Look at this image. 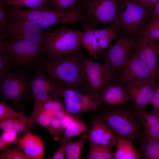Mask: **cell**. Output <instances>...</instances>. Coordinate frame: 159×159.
I'll return each mask as SVG.
<instances>
[{"label":"cell","instance_id":"obj_33","mask_svg":"<svg viewBox=\"0 0 159 159\" xmlns=\"http://www.w3.org/2000/svg\"><path fill=\"white\" fill-rule=\"evenodd\" d=\"M6 8L0 3V43L5 40L9 25V18L6 14Z\"/></svg>","mask_w":159,"mask_h":159},{"label":"cell","instance_id":"obj_16","mask_svg":"<svg viewBox=\"0 0 159 159\" xmlns=\"http://www.w3.org/2000/svg\"><path fill=\"white\" fill-rule=\"evenodd\" d=\"M151 78L156 79L146 64L133 52L130 55L117 79L120 85L125 86L132 82Z\"/></svg>","mask_w":159,"mask_h":159},{"label":"cell","instance_id":"obj_44","mask_svg":"<svg viewBox=\"0 0 159 159\" xmlns=\"http://www.w3.org/2000/svg\"><path fill=\"white\" fill-rule=\"evenodd\" d=\"M152 19H159V0L155 5Z\"/></svg>","mask_w":159,"mask_h":159},{"label":"cell","instance_id":"obj_42","mask_svg":"<svg viewBox=\"0 0 159 159\" xmlns=\"http://www.w3.org/2000/svg\"><path fill=\"white\" fill-rule=\"evenodd\" d=\"M75 118L74 115L67 113L61 120L62 128L64 130L73 121Z\"/></svg>","mask_w":159,"mask_h":159},{"label":"cell","instance_id":"obj_30","mask_svg":"<svg viewBox=\"0 0 159 159\" xmlns=\"http://www.w3.org/2000/svg\"><path fill=\"white\" fill-rule=\"evenodd\" d=\"M0 159H29L19 147L9 145L2 150Z\"/></svg>","mask_w":159,"mask_h":159},{"label":"cell","instance_id":"obj_41","mask_svg":"<svg viewBox=\"0 0 159 159\" xmlns=\"http://www.w3.org/2000/svg\"><path fill=\"white\" fill-rule=\"evenodd\" d=\"M150 103L153 106L152 111L159 112V84L157 85Z\"/></svg>","mask_w":159,"mask_h":159},{"label":"cell","instance_id":"obj_2","mask_svg":"<svg viewBox=\"0 0 159 159\" xmlns=\"http://www.w3.org/2000/svg\"><path fill=\"white\" fill-rule=\"evenodd\" d=\"M6 13L26 19L45 29L59 24H72L87 19L79 6L64 11L44 6L37 9H24L11 6L7 8Z\"/></svg>","mask_w":159,"mask_h":159},{"label":"cell","instance_id":"obj_21","mask_svg":"<svg viewBox=\"0 0 159 159\" xmlns=\"http://www.w3.org/2000/svg\"><path fill=\"white\" fill-rule=\"evenodd\" d=\"M145 139H159V112L145 111L139 115Z\"/></svg>","mask_w":159,"mask_h":159},{"label":"cell","instance_id":"obj_36","mask_svg":"<svg viewBox=\"0 0 159 159\" xmlns=\"http://www.w3.org/2000/svg\"><path fill=\"white\" fill-rule=\"evenodd\" d=\"M82 0H48L47 4L52 6L54 9L64 11L68 8H72Z\"/></svg>","mask_w":159,"mask_h":159},{"label":"cell","instance_id":"obj_14","mask_svg":"<svg viewBox=\"0 0 159 159\" xmlns=\"http://www.w3.org/2000/svg\"><path fill=\"white\" fill-rule=\"evenodd\" d=\"M88 14L95 24H113L119 9L118 0H90Z\"/></svg>","mask_w":159,"mask_h":159},{"label":"cell","instance_id":"obj_28","mask_svg":"<svg viewBox=\"0 0 159 159\" xmlns=\"http://www.w3.org/2000/svg\"><path fill=\"white\" fill-rule=\"evenodd\" d=\"M142 157L145 159H159V139H144L141 146Z\"/></svg>","mask_w":159,"mask_h":159},{"label":"cell","instance_id":"obj_31","mask_svg":"<svg viewBox=\"0 0 159 159\" xmlns=\"http://www.w3.org/2000/svg\"><path fill=\"white\" fill-rule=\"evenodd\" d=\"M54 116L42 108L36 113L32 114L29 118L35 123L47 129L49 125L52 117Z\"/></svg>","mask_w":159,"mask_h":159},{"label":"cell","instance_id":"obj_9","mask_svg":"<svg viewBox=\"0 0 159 159\" xmlns=\"http://www.w3.org/2000/svg\"><path fill=\"white\" fill-rule=\"evenodd\" d=\"M29 85L30 95L34 102L32 114L40 110L46 102L56 99L59 86L42 69L38 70L30 78Z\"/></svg>","mask_w":159,"mask_h":159},{"label":"cell","instance_id":"obj_17","mask_svg":"<svg viewBox=\"0 0 159 159\" xmlns=\"http://www.w3.org/2000/svg\"><path fill=\"white\" fill-rule=\"evenodd\" d=\"M90 142L111 148L116 146L117 137L102 118L95 119L88 135Z\"/></svg>","mask_w":159,"mask_h":159},{"label":"cell","instance_id":"obj_5","mask_svg":"<svg viewBox=\"0 0 159 159\" xmlns=\"http://www.w3.org/2000/svg\"><path fill=\"white\" fill-rule=\"evenodd\" d=\"M115 76L116 72L107 64H102L85 59L80 89L86 94L98 97L102 91L111 84Z\"/></svg>","mask_w":159,"mask_h":159},{"label":"cell","instance_id":"obj_12","mask_svg":"<svg viewBox=\"0 0 159 159\" xmlns=\"http://www.w3.org/2000/svg\"><path fill=\"white\" fill-rule=\"evenodd\" d=\"M156 80L151 78L135 81L125 87L138 116L145 111L146 106L151 103L157 85Z\"/></svg>","mask_w":159,"mask_h":159},{"label":"cell","instance_id":"obj_10","mask_svg":"<svg viewBox=\"0 0 159 159\" xmlns=\"http://www.w3.org/2000/svg\"><path fill=\"white\" fill-rule=\"evenodd\" d=\"M0 82V92L3 101H11L20 105L30 95L26 73L22 69L11 73Z\"/></svg>","mask_w":159,"mask_h":159},{"label":"cell","instance_id":"obj_1","mask_svg":"<svg viewBox=\"0 0 159 159\" xmlns=\"http://www.w3.org/2000/svg\"><path fill=\"white\" fill-rule=\"evenodd\" d=\"M85 59L78 51L47 59L41 64V69L56 85L76 90L80 89Z\"/></svg>","mask_w":159,"mask_h":159},{"label":"cell","instance_id":"obj_46","mask_svg":"<svg viewBox=\"0 0 159 159\" xmlns=\"http://www.w3.org/2000/svg\"><path fill=\"white\" fill-rule=\"evenodd\" d=\"M157 48L158 53V56L159 57V43L157 44Z\"/></svg>","mask_w":159,"mask_h":159},{"label":"cell","instance_id":"obj_20","mask_svg":"<svg viewBox=\"0 0 159 159\" xmlns=\"http://www.w3.org/2000/svg\"><path fill=\"white\" fill-rule=\"evenodd\" d=\"M35 123L25 114L23 109L21 114L13 118L0 122V128L3 131L24 134L30 131Z\"/></svg>","mask_w":159,"mask_h":159},{"label":"cell","instance_id":"obj_43","mask_svg":"<svg viewBox=\"0 0 159 159\" xmlns=\"http://www.w3.org/2000/svg\"><path fill=\"white\" fill-rule=\"evenodd\" d=\"M140 2L149 7H154L159 0H138Z\"/></svg>","mask_w":159,"mask_h":159},{"label":"cell","instance_id":"obj_13","mask_svg":"<svg viewBox=\"0 0 159 159\" xmlns=\"http://www.w3.org/2000/svg\"><path fill=\"white\" fill-rule=\"evenodd\" d=\"M114 45L105 54V63L115 72L123 69L136 38L123 34L118 35Z\"/></svg>","mask_w":159,"mask_h":159},{"label":"cell","instance_id":"obj_15","mask_svg":"<svg viewBox=\"0 0 159 159\" xmlns=\"http://www.w3.org/2000/svg\"><path fill=\"white\" fill-rule=\"evenodd\" d=\"M133 47L134 53L147 65L153 77L156 78L158 53L156 41L148 37L141 30Z\"/></svg>","mask_w":159,"mask_h":159},{"label":"cell","instance_id":"obj_27","mask_svg":"<svg viewBox=\"0 0 159 159\" xmlns=\"http://www.w3.org/2000/svg\"><path fill=\"white\" fill-rule=\"evenodd\" d=\"M88 135L83 134L76 140L67 143L66 156L68 159H78L80 158L84 144L88 138Z\"/></svg>","mask_w":159,"mask_h":159},{"label":"cell","instance_id":"obj_6","mask_svg":"<svg viewBox=\"0 0 159 159\" xmlns=\"http://www.w3.org/2000/svg\"><path fill=\"white\" fill-rule=\"evenodd\" d=\"M101 117L116 135L131 140L142 136L141 122L134 109L118 107L106 112Z\"/></svg>","mask_w":159,"mask_h":159},{"label":"cell","instance_id":"obj_3","mask_svg":"<svg viewBox=\"0 0 159 159\" xmlns=\"http://www.w3.org/2000/svg\"><path fill=\"white\" fill-rule=\"evenodd\" d=\"M0 49L12 64L22 68L38 67L46 53L43 45L25 40H4L0 43Z\"/></svg>","mask_w":159,"mask_h":159},{"label":"cell","instance_id":"obj_38","mask_svg":"<svg viewBox=\"0 0 159 159\" xmlns=\"http://www.w3.org/2000/svg\"><path fill=\"white\" fill-rule=\"evenodd\" d=\"M47 129L49 132L55 137L60 136L64 131L60 120L53 116L49 125Z\"/></svg>","mask_w":159,"mask_h":159},{"label":"cell","instance_id":"obj_47","mask_svg":"<svg viewBox=\"0 0 159 159\" xmlns=\"http://www.w3.org/2000/svg\"><path fill=\"white\" fill-rule=\"evenodd\" d=\"M159 76V66H158V72H157V75Z\"/></svg>","mask_w":159,"mask_h":159},{"label":"cell","instance_id":"obj_24","mask_svg":"<svg viewBox=\"0 0 159 159\" xmlns=\"http://www.w3.org/2000/svg\"><path fill=\"white\" fill-rule=\"evenodd\" d=\"M80 39L81 45L88 52L91 56L96 58L99 51L97 41L92 31V29L87 23L84 25Z\"/></svg>","mask_w":159,"mask_h":159},{"label":"cell","instance_id":"obj_45","mask_svg":"<svg viewBox=\"0 0 159 159\" xmlns=\"http://www.w3.org/2000/svg\"><path fill=\"white\" fill-rule=\"evenodd\" d=\"M67 113L64 109H62L55 112L54 116L61 120Z\"/></svg>","mask_w":159,"mask_h":159},{"label":"cell","instance_id":"obj_22","mask_svg":"<svg viewBox=\"0 0 159 159\" xmlns=\"http://www.w3.org/2000/svg\"><path fill=\"white\" fill-rule=\"evenodd\" d=\"M116 135V150L115 159H139L142 157L141 153L133 145L132 140Z\"/></svg>","mask_w":159,"mask_h":159},{"label":"cell","instance_id":"obj_39","mask_svg":"<svg viewBox=\"0 0 159 159\" xmlns=\"http://www.w3.org/2000/svg\"><path fill=\"white\" fill-rule=\"evenodd\" d=\"M42 108L54 115L56 112L62 109H64L63 104L60 101L52 100L49 101L43 104Z\"/></svg>","mask_w":159,"mask_h":159},{"label":"cell","instance_id":"obj_8","mask_svg":"<svg viewBox=\"0 0 159 159\" xmlns=\"http://www.w3.org/2000/svg\"><path fill=\"white\" fill-rule=\"evenodd\" d=\"M9 15V23L5 38L12 41L27 40L43 45L48 33L46 29L24 18Z\"/></svg>","mask_w":159,"mask_h":159},{"label":"cell","instance_id":"obj_32","mask_svg":"<svg viewBox=\"0 0 159 159\" xmlns=\"http://www.w3.org/2000/svg\"><path fill=\"white\" fill-rule=\"evenodd\" d=\"M141 31L152 40H159V19L151 18Z\"/></svg>","mask_w":159,"mask_h":159},{"label":"cell","instance_id":"obj_34","mask_svg":"<svg viewBox=\"0 0 159 159\" xmlns=\"http://www.w3.org/2000/svg\"><path fill=\"white\" fill-rule=\"evenodd\" d=\"M21 112V110L19 112H17L6 102L3 101L0 103V122L17 117Z\"/></svg>","mask_w":159,"mask_h":159},{"label":"cell","instance_id":"obj_7","mask_svg":"<svg viewBox=\"0 0 159 159\" xmlns=\"http://www.w3.org/2000/svg\"><path fill=\"white\" fill-rule=\"evenodd\" d=\"M82 32L62 27L48 33L43 44L47 59L78 51L81 47Z\"/></svg>","mask_w":159,"mask_h":159},{"label":"cell","instance_id":"obj_23","mask_svg":"<svg viewBox=\"0 0 159 159\" xmlns=\"http://www.w3.org/2000/svg\"><path fill=\"white\" fill-rule=\"evenodd\" d=\"M92 30L97 40L99 51H104L108 47L113 39L117 38L119 31L113 24L102 29Z\"/></svg>","mask_w":159,"mask_h":159},{"label":"cell","instance_id":"obj_40","mask_svg":"<svg viewBox=\"0 0 159 159\" xmlns=\"http://www.w3.org/2000/svg\"><path fill=\"white\" fill-rule=\"evenodd\" d=\"M67 143H62L61 146L53 154V156L50 159H64L66 156V148Z\"/></svg>","mask_w":159,"mask_h":159},{"label":"cell","instance_id":"obj_19","mask_svg":"<svg viewBox=\"0 0 159 159\" xmlns=\"http://www.w3.org/2000/svg\"><path fill=\"white\" fill-rule=\"evenodd\" d=\"M102 104L109 106L121 105L130 101L124 86L110 84L100 93L98 97Z\"/></svg>","mask_w":159,"mask_h":159},{"label":"cell","instance_id":"obj_4","mask_svg":"<svg viewBox=\"0 0 159 159\" xmlns=\"http://www.w3.org/2000/svg\"><path fill=\"white\" fill-rule=\"evenodd\" d=\"M148 7L138 0H125L112 24L123 34L134 36L150 20Z\"/></svg>","mask_w":159,"mask_h":159},{"label":"cell","instance_id":"obj_11","mask_svg":"<svg viewBox=\"0 0 159 159\" xmlns=\"http://www.w3.org/2000/svg\"><path fill=\"white\" fill-rule=\"evenodd\" d=\"M60 97L62 98L64 110L67 113L73 115L94 111L100 108L102 104L97 97L61 87L59 98Z\"/></svg>","mask_w":159,"mask_h":159},{"label":"cell","instance_id":"obj_25","mask_svg":"<svg viewBox=\"0 0 159 159\" xmlns=\"http://www.w3.org/2000/svg\"><path fill=\"white\" fill-rule=\"evenodd\" d=\"M87 130L83 122L78 117H75L61 134L62 143L68 142L72 138L84 133Z\"/></svg>","mask_w":159,"mask_h":159},{"label":"cell","instance_id":"obj_29","mask_svg":"<svg viewBox=\"0 0 159 159\" xmlns=\"http://www.w3.org/2000/svg\"><path fill=\"white\" fill-rule=\"evenodd\" d=\"M48 0H0V3L6 7H28L30 9H39L47 4Z\"/></svg>","mask_w":159,"mask_h":159},{"label":"cell","instance_id":"obj_37","mask_svg":"<svg viewBox=\"0 0 159 159\" xmlns=\"http://www.w3.org/2000/svg\"><path fill=\"white\" fill-rule=\"evenodd\" d=\"M18 133L3 131L0 138V150H2L6 147L14 143L17 138Z\"/></svg>","mask_w":159,"mask_h":159},{"label":"cell","instance_id":"obj_26","mask_svg":"<svg viewBox=\"0 0 159 159\" xmlns=\"http://www.w3.org/2000/svg\"><path fill=\"white\" fill-rule=\"evenodd\" d=\"M115 153L111 148L90 142L89 152L86 156L88 159H115Z\"/></svg>","mask_w":159,"mask_h":159},{"label":"cell","instance_id":"obj_18","mask_svg":"<svg viewBox=\"0 0 159 159\" xmlns=\"http://www.w3.org/2000/svg\"><path fill=\"white\" fill-rule=\"evenodd\" d=\"M14 143L19 147L29 159H42L44 155L43 141L39 136L29 131L17 138Z\"/></svg>","mask_w":159,"mask_h":159},{"label":"cell","instance_id":"obj_35","mask_svg":"<svg viewBox=\"0 0 159 159\" xmlns=\"http://www.w3.org/2000/svg\"><path fill=\"white\" fill-rule=\"evenodd\" d=\"M11 63L0 49V82L11 72Z\"/></svg>","mask_w":159,"mask_h":159}]
</instances>
